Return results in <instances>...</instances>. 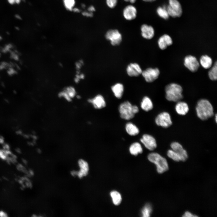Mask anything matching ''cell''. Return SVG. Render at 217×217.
I'll list each match as a JSON object with an SVG mask.
<instances>
[{
    "label": "cell",
    "mask_w": 217,
    "mask_h": 217,
    "mask_svg": "<svg viewBox=\"0 0 217 217\" xmlns=\"http://www.w3.org/2000/svg\"><path fill=\"white\" fill-rule=\"evenodd\" d=\"M140 107L144 111L148 112L152 109L153 105L151 99L147 96H145L141 102Z\"/></svg>",
    "instance_id": "obj_21"
},
{
    "label": "cell",
    "mask_w": 217,
    "mask_h": 217,
    "mask_svg": "<svg viewBox=\"0 0 217 217\" xmlns=\"http://www.w3.org/2000/svg\"><path fill=\"white\" fill-rule=\"evenodd\" d=\"M133 105L128 101L121 103L119 106L118 111L121 118L125 120H130L135 116L133 110Z\"/></svg>",
    "instance_id": "obj_4"
},
{
    "label": "cell",
    "mask_w": 217,
    "mask_h": 217,
    "mask_svg": "<svg viewBox=\"0 0 217 217\" xmlns=\"http://www.w3.org/2000/svg\"><path fill=\"white\" fill-rule=\"evenodd\" d=\"M110 195L114 205H118L120 204L122 200V198L119 193L117 191L113 190L111 192Z\"/></svg>",
    "instance_id": "obj_25"
},
{
    "label": "cell",
    "mask_w": 217,
    "mask_h": 217,
    "mask_svg": "<svg viewBox=\"0 0 217 217\" xmlns=\"http://www.w3.org/2000/svg\"><path fill=\"white\" fill-rule=\"evenodd\" d=\"M176 113L181 115H184L188 112L189 106L186 102L179 101L177 102L175 106Z\"/></svg>",
    "instance_id": "obj_19"
},
{
    "label": "cell",
    "mask_w": 217,
    "mask_h": 217,
    "mask_svg": "<svg viewBox=\"0 0 217 217\" xmlns=\"http://www.w3.org/2000/svg\"><path fill=\"white\" fill-rule=\"evenodd\" d=\"M142 0L145 2H154L155 1H156V0Z\"/></svg>",
    "instance_id": "obj_37"
},
{
    "label": "cell",
    "mask_w": 217,
    "mask_h": 217,
    "mask_svg": "<svg viewBox=\"0 0 217 217\" xmlns=\"http://www.w3.org/2000/svg\"><path fill=\"white\" fill-rule=\"evenodd\" d=\"M77 164L79 169L77 171V177L81 178L87 176L89 170L87 162L84 159H80L78 161Z\"/></svg>",
    "instance_id": "obj_13"
},
{
    "label": "cell",
    "mask_w": 217,
    "mask_h": 217,
    "mask_svg": "<svg viewBox=\"0 0 217 217\" xmlns=\"http://www.w3.org/2000/svg\"><path fill=\"white\" fill-rule=\"evenodd\" d=\"M106 1L108 6L111 8H113L116 6L118 0H106Z\"/></svg>",
    "instance_id": "obj_30"
},
{
    "label": "cell",
    "mask_w": 217,
    "mask_h": 217,
    "mask_svg": "<svg viewBox=\"0 0 217 217\" xmlns=\"http://www.w3.org/2000/svg\"><path fill=\"white\" fill-rule=\"evenodd\" d=\"M88 102L96 109H102L105 107L106 105V102L103 96L100 94H98L93 98L89 99Z\"/></svg>",
    "instance_id": "obj_14"
},
{
    "label": "cell",
    "mask_w": 217,
    "mask_h": 217,
    "mask_svg": "<svg viewBox=\"0 0 217 217\" xmlns=\"http://www.w3.org/2000/svg\"><path fill=\"white\" fill-rule=\"evenodd\" d=\"M141 35L143 37L147 39H150L154 36L155 31L151 26L143 24L140 27Z\"/></svg>",
    "instance_id": "obj_17"
},
{
    "label": "cell",
    "mask_w": 217,
    "mask_h": 217,
    "mask_svg": "<svg viewBox=\"0 0 217 217\" xmlns=\"http://www.w3.org/2000/svg\"><path fill=\"white\" fill-rule=\"evenodd\" d=\"M182 216L184 217H196L198 216L194 214H192L189 212L187 211L184 213Z\"/></svg>",
    "instance_id": "obj_31"
},
{
    "label": "cell",
    "mask_w": 217,
    "mask_h": 217,
    "mask_svg": "<svg viewBox=\"0 0 217 217\" xmlns=\"http://www.w3.org/2000/svg\"><path fill=\"white\" fill-rule=\"evenodd\" d=\"M149 160L155 164L157 172L162 174L168 169V166L166 159L159 154L151 153L148 156Z\"/></svg>",
    "instance_id": "obj_3"
},
{
    "label": "cell",
    "mask_w": 217,
    "mask_h": 217,
    "mask_svg": "<svg viewBox=\"0 0 217 217\" xmlns=\"http://www.w3.org/2000/svg\"><path fill=\"white\" fill-rule=\"evenodd\" d=\"M165 98L168 101L177 102L183 98V89L179 85L171 83L165 88Z\"/></svg>",
    "instance_id": "obj_2"
},
{
    "label": "cell",
    "mask_w": 217,
    "mask_h": 217,
    "mask_svg": "<svg viewBox=\"0 0 217 217\" xmlns=\"http://www.w3.org/2000/svg\"><path fill=\"white\" fill-rule=\"evenodd\" d=\"M195 109L197 116L203 121L206 120L214 115L213 106L210 102L206 99L199 100Z\"/></svg>",
    "instance_id": "obj_1"
},
{
    "label": "cell",
    "mask_w": 217,
    "mask_h": 217,
    "mask_svg": "<svg viewBox=\"0 0 217 217\" xmlns=\"http://www.w3.org/2000/svg\"><path fill=\"white\" fill-rule=\"evenodd\" d=\"M156 124L164 128H167L171 126L172 122L170 114L168 112H163L159 113L155 119Z\"/></svg>",
    "instance_id": "obj_5"
},
{
    "label": "cell",
    "mask_w": 217,
    "mask_h": 217,
    "mask_svg": "<svg viewBox=\"0 0 217 217\" xmlns=\"http://www.w3.org/2000/svg\"><path fill=\"white\" fill-rule=\"evenodd\" d=\"M111 90L117 99H120L122 96L124 91V86L121 83H117L111 86Z\"/></svg>",
    "instance_id": "obj_20"
},
{
    "label": "cell",
    "mask_w": 217,
    "mask_h": 217,
    "mask_svg": "<svg viewBox=\"0 0 217 217\" xmlns=\"http://www.w3.org/2000/svg\"><path fill=\"white\" fill-rule=\"evenodd\" d=\"M168 157L176 162L180 161L179 158L177 153L172 149L168 150L167 152Z\"/></svg>",
    "instance_id": "obj_29"
},
{
    "label": "cell",
    "mask_w": 217,
    "mask_h": 217,
    "mask_svg": "<svg viewBox=\"0 0 217 217\" xmlns=\"http://www.w3.org/2000/svg\"><path fill=\"white\" fill-rule=\"evenodd\" d=\"M140 141L145 147L150 151H153L157 147V144L155 138L148 134L143 135Z\"/></svg>",
    "instance_id": "obj_10"
},
{
    "label": "cell",
    "mask_w": 217,
    "mask_h": 217,
    "mask_svg": "<svg viewBox=\"0 0 217 217\" xmlns=\"http://www.w3.org/2000/svg\"><path fill=\"white\" fill-rule=\"evenodd\" d=\"M137 13L136 8L132 5L127 6L124 9L123 11L124 17L128 20H131L135 19L137 17Z\"/></svg>",
    "instance_id": "obj_16"
},
{
    "label": "cell",
    "mask_w": 217,
    "mask_h": 217,
    "mask_svg": "<svg viewBox=\"0 0 217 217\" xmlns=\"http://www.w3.org/2000/svg\"><path fill=\"white\" fill-rule=\"evenodd\" d=\"M21 1V0H8L9 3L11 5L18 4Z\"/></svg>",
    "instance_id": "obj_32"
},
{
    "label": "cell",
    "mask_w": 217,
    "mask_h": 217,
    "mask_svg": "<svg viewBox=\"0 0 217 217\" xmlns=\"http://www.w3.org/2000/svg\"><path fill=\"white\" fill-rule=\"evenodd\" d=\"M0 217H7V215L6 213L3 211H0Z\"/></svg>",
    "instance_id": "obj_35"
},
{
    "label": "cell",
    "mask_w": 217,
    "mask_h": 217,
    "mask_svg": "<svg viewBox=\"0 0 217 217\" xmlns=\"http://www.w3.org/2000/svg\"><path fill=\"white\" fill-rule=\"evenodd\" d=\"M160 74V71L157 68H149L143 71L141 75L145 81L148 83L153 82L157 79Z\"/></svg>",
    "instance_id": "obj_8"
},
{
    "label": "cell",
    "mask_w": 217,
    "mask_h": 217,
    "mask_svg": "<svg viewBox=\"0 0 217 217\" xmlns=\"http://www.w3.org/2000/svg\"><path fill=\"white\" fill-rule=\"evenodd\" d=\"M208 76L210 80H216L217 79V62L216 61L208 72Z\"/></svg>",
    "instance_id": "obj_26"
},
{
    "label": "cell",
    "mask_w": 217,
    "mask_h": 217,
    "mask_svg": "<svg viewBox=\"0 0 217 217\" xmlns=\"http://www.w3.org/2000/svg\"><path fill=\"white\" fill-rule=\"evenodd\" d=\"M106 39L110 42L113 46L119 45L122 41V36L119 31L116 29H111L106 33L105 36Z\"/></svg>",
    "instance_id": "obj_7"
},
{
    "label": "cell",
    "mask_w": 217,
    "mask_h": 217,
    "mask_svg": "<svg viewBox=\"0 0 217 217\" xmlns=\"http://www.w3.org/2000/svg\"><path fill=\"white\" fill-rule=\"evenodd\" d=\"M71 175L73 176L77 177V171L73 170L71 172Z\"/></svg>",
    "instance_id": "obj_34"
},
{
    "label": "cell",
    "mask_w": 217,
    "mask_h": 217,
    "mask_svg": "<svg viewBox=\"0 0 217 217\" xmlns=\"http://www.w3.org/2000/svg\"><path fill=\"white\" fill-rule=\"evenodd\" d=\"M158 43L159 48L162 50H164L168 46L171 45L173 41L169 35L165 34L159 38Z\"/></svg>",
    "instance_id": "obj_18"
},
{
    "label": "cell",
    "mask_w": 217,
    "mask_h": 217,
    "mask_svg": "<svg viewBox=\"0 0 217 217\" xmlns=\"http://www.w3.org/2000/svg\"><path fill=\"white\" fill-rule=\"evenodd\" d=\"M125 129L127 134L131 136L137 135L139 133L138 127L131 122H128L126 124Z\"/></svg>",
    "instance_id": "obj_22"
},
{
    "label": "cell",
    "mask_w": 217,
    "mask_h": 217,
    "mask_svg": "<svg viewBox=\"0 0 217 217\" xmlns=\"http://www.w3.org/2000/svg\"><path fill=\"white\" fill-rule=\"evenodd\" d=\"M76 91L73 87H67L61 91L58 94L59 96L67 101H70L74 99L76 96Z\"/></svg>",
    "instance_id": "obj_12"
},
{
    "label": "cell",
    "mask_w": 217,
    "mask_h": 217,
    "mask_svg": "<svg viewBox=\"0 0 217 217\" xmlns=\"http://www.w3.org/2000/svg\"><path fill=\"white\" fill-rule=\"evenodd\" d=\"M125 2H129L131 4H133L136 2L137 0H124Z\"/></svg>",
    "instance_id": "obj_36"
},
{
    "label": "cell",
    "mask_w": 217,
    "mask_h": 217,
    "mask_svg": "<svg viewBox=\"0 0 217 217\" xmlns=\"http://www.w3.org/2000/svg\"><path fill=\"white\" fill-rule=\"evenodd\" d=\"M184 64L185 66L192 72L197 71L200 67L199 62L196 58L191 55H188L185 57Z\"/></svg>",
    "instance_id": "obj_9"
},
{
    "label": "cell",
    "mask_w": 217,
    "mask_h": 217,
    "mask_svg": "<svg viewBox=\"0 0 217 217\" xmlns=\"http://www.w3.org/2000/svg\"><path fill=\"white\" fill-rule=\"evenodd\" d=\"M127 75L131 77H136L141 74L142 70L140 65L137 63H132L129 64L126 68Z\"/></svg>",
    "instance_id": "obj_15"
},
{
    "label": "cell",
    "mask_w": 217,
    "mask_h": 217,
    "mask_svg": "<svg viewBox=\"0 0 217 217\" xmlns=\"http://www.w3.org/2000/svg\"><path fill=\"white\" fill-rule=\"evenodd\" d=\"M157 13L159 17L165 20L168 19L169 16L166 9L164 7L158 8Z\"/></svg>",
    "instance_id": "obj_27"
},
{
    "label": "cell",
    "mask_w": 217,
    "mask_h": 217,
    "mask_svg": "<svg viewBox=\"0 0 217 217\" xmlns=\"http://www.w3.org/2000/svg\"><path fill=\"white\" fill-rule=\"evenodd\" d=\"M166 9L169 15L174 18L180 17L182 12L181 5L177 0H169Z\"/></svg>",
    "instance_id": "obj_6"
},
{
    "label": "cell",
    "mask_w": 217,
    "mask_h": 217,
    "mask_svg": "<svg viewBox=\"0 0 217 217\" xmlns=\"http://www.w3.org/2000/svg\"><path fill=\"white\" fill-rule=\"evenodd\" d=\"M200 63L204 68L208 69L210 68L212 65V60L211 58L207 55L202 56L200 59Z\"/></svg>",
    "instance_id": "obj_24"
},
{
    "label": "cell",
    "mask_w": 217,
    "mask_h": 217,
    "mask_svg": "<svg viewBox=\"0 0 217 217\" xmlns=\"http://www.w3.org/2000/svg\"><path fill=\"white\" fill-rule=\"evenodd\" d=\"M170 146L171 149L178 154L180 161H185L188 158L187 152L179 143L177 142H173L171 143Z\"/></svg>",
    "instance_id": "obj_11"
},
{
    "label": "cell",
    "mask_w": 217,
    "mask_h": 217,
    "mask_svg": "<svg viewBox=\"0 0 217 217\" xmlns=\"http://www.w3.org/2000/svg\"><path fill=\"white\" fill-rule=\"evenodd\" d=\"M152 207L149 204L146 205L142 210V216L143 217H148L150 216L152 212Z\"/></svg>",
    "instance_id": "obj_28"
},
{
    "label": "cell",
    "mask_w": 217,
    "mask_h": 217,
    "mask_svg": "<svg viewBox=\"0 0 217 217\" xmlns=\"http://www.w3.org/2000/svg\"><path fill=\"white\" fill-rule=\"evenodd\" d=\"M17 168L19 171H26V169L22 165L20 164L17 165Z\"/></svg>",
    "instance_id": "obj_33"
},
{
    "label": "cell",
    "mask_w": 217,
    "mask_h": 217,
    "mask_svg": "<svg viewBox=\"0 0 217 217\" xmlns=\"http://www.w3.org/2000/svg\"><path fill=\"white\" fill-rule=\"evenodd\" d=\"M215 122L217 123V114H216L215 115Z\"/></svg>",
    "instance_id": "obj_39"
},
{
    "label": "cell",
    "mask_w": 217,
    "mask_h": 217,
    "mask_svg": "<svg viewBox=\"0 0 217 217\" xmlns=\"http://www.w3.org/2000/svg\"><path fill=\"white\" fill-rule=\"evenodd\" d=\"M129 150L130 153L134 156H137L143 152V148L140 144L138 142H135L130 145Z\"/></svg>",
    "instance_id": "obj_23"
},
{
    "label": "cell",
    "mask_w": 217,
    "mask_h": 217,
    "mask_svg": "<svg viewBox=\"0 0 217 217\" xmlns=\"http://www.w3.org/2000/svg\"><path fill=\"white\" fill-rule=\"evenodd\" d=\"M23 162L25 164H27V161L24 159L22 160Z\"/></svg>",
    "instance_id": "obj_38"
}]
</instances>
